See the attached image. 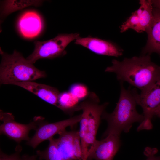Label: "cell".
Wrapping results in <instances>:
<instances>
[{
  "label": "cell",
  "mask_w": 160,
  "mask_h": 160,
  "mask_svg": "<svg viewBox=\"0 0 160 160\" xmlns=\"http://www.w3.org/2000/svg\"><path fill=\"white\" fill-rule=\"evenodd\" d=\"M49 144L44 151L38 150L37 153L40 159L46 160H64L58 149L55 139L53 137L49 140Z\"/></svg>",
  "instance_id": "obj_18"
},
{
  "label": "cell",
  "mask_w": 160,
  "mask_h": 160,
  "mask_svg": "<svg viewBox=\"0 0 160 160\" xmlns=\"http://www.w3.org/2000/svg\"><path fill=\"white\" fill-rule=\"evenodd\" d=\"M80 100L69 91L60 93L57 107L65 113L72 115L75 112L79 111Z\"/></svg>",
  "instance_id": "obj_16"
},
{
  "label": "cell",
  "mask_w": 160,
  "mask_h": 160,
  "mask_svg": "<svg viewBox=\"0 0 160 160\" xmlns=\"http://www.w3.org/2000/svg\"><path fill=\"white\" fill-rule=\"evenodd\" d=\"M138 9L121 25L120 32L132 29L139 33L145 31L153 19V7L151 0H140Z\"/></svg>",
  "instance_id": "obj_9"
},
{
  "label": "cell",
  "mask_w": 160,
  "mask_h": 160,
  "mask_svg": "<svg viewBox=\"0 0 160 160\" xmlns=\"http://www.w3.org/2000/svg\"><path fill=\"white\" fill-rule=\"evenodd\" d=\"M0 54L1 60L0 65V83L1 84H9L14 82L33 81L47 76L44 71L38 69L17 51L9 54L0 49Z\"/></svg>",
  "instance_id": "obj_4"
},
{
  "label": "cell",
  "mask_w": 160,
  "mask_h": 160,
  "mask_svg": "<svg viewBox=\"0 0 160 160\" xmlns=\"http://www.w3.org/2000/svg\"><path fill=\"white\" fill-rule=\"evenodd\" d=\"M69 91L80 101L85 100L90 93L87 87L85 85L79 83H75L71 85Z\"/></svg>",
  "instance_id": "obj_19"
},
{
  "label": "cell",
  "mask_w": 160,
  "mask_h": 160,
  "mask_svg": "<svg viewBox=\"0 0 160 160\" xmlns=\"http://www.w3.org/2000/svg\"><path fill=\"white\" fill-rule=\"evenodd\" d=\"M82 114L57 122L47 123L44 120L36 130L34 136L26 144L35 148L41 143L50 138L56 134H60L66 130L68 127H72L79 122Z\"/></svg>",
  "instance_id": "obj_8"
},
{
  "label": "cell",
  "mask_w": 160,
  "mask_h": 160,
  "mask_svg": "<svg viewBox=\"0 0 160 160\" xmlns=\"http://www.w3.org/2000/svg\"><path fill=\"white\" fill-rule=\"evenodd\" d=\"M79 35L78 33L60 34L46 41H36L34 50L26 59L34 64L41 59H52L63 56L66 54L67 46Z\"/></svg>",
  "instance_id": "obj_5"
},
{
  "label": "cell",
  "mask_w": 160,
  "mask_h": 160,
  "mask_svg": "<svg viewBox=\"0 0 160 160\" xmlns=\"http://www.w3.org/2000/svg\"><path fill=\"white\" fill-rule=\"evenodd\" d=\"M157 149L147 147L144 151V154L147 157L146 160H160V156H156L155 155L158 152Z\"/></svg>",
  "instance_id": "obj_20"
},
{
  "label": "cell",
  "mask_w": 160,
  "mask_h": 160,
  "mask_svg": "<svg viewBox=\"0 0 160 160\" xmlns=\"http://www.w3.org/2000/svg\"><path fill=\"white\" fill-rule=\"evenodd\" d=\"M105 70L116 74L120 82H126L142 91L160 79V66L152 62L149 55L113 59Z\"/></svg>",
  "instance_id": "obj_1"
},
{
  "label": "cell",
  "mask_w": 160,
  "mask_h": 160,
  "mask_svg": "<svg viewBox=\"0 0 160 160\" xmlns=\"http://www.w3.org/2000/svg\"><path fill=\"white\" fill-rule=\"evenodd\" d=\"M0 119L3 121L0 125V134L5 135L18 143L22 140L28 141L29 131L32 129L36 130L40 124L44 120L41 116L35 117L33 121L28 124L17 123L15 120L12 113L0 111Z\"/></svg>",
  "instance_id": "obj_7"
},
{
  "label": "cell",
  "mask_w": 160,
  "mask_h": 160,
  "mask_svg": "<svg viewBox=\"0 0 160 160\" xmlns=\"http://www.w3.org/2000/svg\"><path fill=\"white\" fill-rule=\"evenodd\" d=\"M153 115H157L160 117V105L154 110Z\"/></svg>",
  "instance_id": "obj_23"
},
{
  "label": "cell",
  "mask_w": 160,
  "mask_h": 160,
  "mask_svg": "<svg viewBox=\"0 0 160 160\" xmlns=\"http://www.w3.org/2000/svg\"><path fill=\"white\" fill-rule=\"evenodd\" d=\"M9 84L20 87L36 95L44 101L57 106L60 92L55 87L33 81L14 82Z\"/></svg>",
  "instance_id": "obj_13"
},
{
  "label": "cell",
  "mask_w": 160,
  "mask_h": 160,
  "mask_svg": "<svg viewBox=\"0 0 160 160\" xmlns=\"http://www.w3.org/2000/svg\"><path fill=\"white\" fill-rule=\"evenodd\" d=\"M19 30L22 35L27 38H33L38 36L43 27L42 19L36 12L28 11L24 13L18 22Z\"/></svg>",
  "instance_id": "obj_14"
},
{
  "label": "cell",
  "mask_w": 160,
  "mask_h": 160,
  "mask_svg": "<svg viewBox=\"0 0 160 160\" xmlns=\"http://www.w3.org/2000/svg\"><path fill=\"white\" fill-rule=\"evenodd\" d=\"M153 20L145 31L148 39L142 53L150 55L155 52L160 56V9L153 7Z\"/></svg>",
  "instance_id": "obj_15"
},
{
  "label": "cell",
  "mask_w": 160,
  "mask_h": 160,
  "mask_svg": "<svg viewBox=\"0 0 160 160\" xmlns=\"http://www.w3.org/2000/svg\"><path fill=\"white\" fill-rule=\"evenodd\" d=\"M123 83L121 82L120 97L114 110L111 113L104 111L102 115V118L108 123L103 137L111 134L120 135L122 131L128 132L133 123H141L144 120L143 114H139L136 110L137 103L132 91L125 89Z\"/></svg>",
  "instance_id": "obj_2"
},
{
  "label": "cell",
  "mask_w": 160,
  "mask_h": 160,
  "mask_svg": "<svg viewBox=\"0 0 160 160\" xmlns=\"http://www.w3.org/2000/svg\"><path fill=\"white\" fill-rule=\"evenodd\" d=\"M0 160H23V159L20 158L18 153L7 155L1 152L0 154Z\"/></svg>",
  "instance_id": "obj_21"
},
{
  "label": "cell",
  "mask_w": 160,
  "mask_h": 160,
  "mask_svg": "<svg viewBox=\"0 0 160 160\" xmlns=\"http://www.w3.org/2000/svg\"><path fill=\"white\" fill-rule=\"evenodd\" d=\"M120 135H108L100 140H97L89 156V160H113L121 146Z\"/></svg>",
  "instance_id": "obj_12"
},
{
  "label": "cell",
  "mask_w": 160,
  "mask_h": 160,
  "mask_svg": "<svg viewBox=\"0 0 160 160\" xmlns=\"http://www.w3.org/2000/svg\"><path fill=\"white\" fill-rule=\"evenodd\" d=\"M23 159V160H36L35 156H34L30 157L25 156Z\"/></svg>",
  "instance_id": "obj_24"
},
{
  "label": "cell",
  "mask_w": 160,
  "mask_h": 160,
  "mask_svg": "<svg viewBox=\"0 0 160 160\" xmlns=\"http://www.w3.org/2000/svg\"><path fill=\"white\" fill-rule=\"evenodd\" d=\"M75 131L65 130L59 134L58 138L55 139L64 160H85L79 137L76 136L74 138Z\"/></svg>",
  "instance_id": "obj_10"
},
{
  "label": "cell",
  "mask_w": 160,
  "mask_h": 160,
  "mask_svg": "<svg viewBox=\"0 0 160 160\" xmlns=\"http://www.w3.org/2000/svg\"><path fill=\"white\" fill-rule=\"evenodd\" d=\"M75 43L98 55L118 57L123 54V50L115 44L97 37L79 36L75 40Z\"/></svg>",
  "instance_id": "obj_11"
},
{
  "label": "cell",
  "mask_w": 160,
  "mask_h": 160,
  "mask_svg": "<svg viewBox=\"0 0 160 160\" xmlns=\"http://www.w3.org/2000/svg\"><path fill=\"white\" fill-rule=\"evenodd\" d=\"M42 2V1L39 0H7L4 1L1 15L7 16L12 12L30 6H37Z\"/></svg>",
  "instance_id": "obj_17"
},
{
  "label": "cell",
  "mask_w": 160,
  "mask_h": 160,
  "mask_svg": "<svg viewBox=\"0 0 160 160\" xmlns=\"http://www.w3.org/2000/svg\"><path fill=\"white\" fill-rule=\"evenodd\" d=\"M99 102L97 95L91 92L79 105V111L82 110L83 112L78 131L85 160H89V156L97 140V133L102 115L108 104L105 102L100 104Z\"/></svg>",
  "instance_id": "obj_3"
},
{
  "label": "cell",
  "mask_w": 160,
  "mask_h": 160,
  "mask_svg": "<svg viewBox=\"0 0 160 160\" xmlns=\"http://www.w3.org/2000/svg\"><path fill=\"white\" fill-rule=\"evenodd\" d=\"M153 7L160 9V0H151Z\"/></svg>",
  "instance_id": "obj_22"
},
{
  "label": "cell",
  "mask_w": 160,
  "mask_h": 160,
  "mask_svg": "<svg viewBox=\"0 0 160 160\" xmlns=\"http://www.w3.org/2000/svg\"><path fill=\"white\" fill-rule=\"evenodd\" d=\"M137 104L142 108L143 121L137 129V131L151 129V119L155 109L160 105V79L139 94L135 89L132 90Z\"/></svg>",
  "instance_id": "obj_6"
}]
</instances>
